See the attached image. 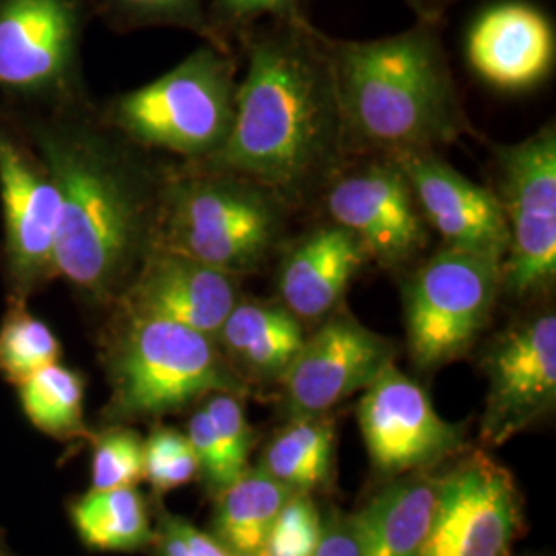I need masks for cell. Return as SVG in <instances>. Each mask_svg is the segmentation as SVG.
<instances>
[{
  "label": "cell",
  "instance_id": "obj_1",
  "mask_svg": "<svg viewBox=\"0 0 556 556\" xmlns=\"http://www.w3.org/2000/svg\"><path fill=\"white\" fill-rule=\"evenodd\" d=\"M27 139L59 188L56 277L83 298L118 301L157 245L169 174L108 122L66 103L31 122Z\"/></svg>",
  "mask_w": 556,
  "mask_h": 556
},
{
  "label": "cell",
  "instance_id": "obj_2",
  "mask_svg": "<svg viewBox=\"0 0 556 556\" xmlns=\"http://www.w3.org/2000/svg\"><path fill=\"white\" fill-rule=\"evenodd\" d=\"M330 52L307 25L250 43L229 137L200 167L250 179L301 208L346 167Z\"/></svg>",
  "mask_w": 556,
  "mask_h": 556
},
{
  "label": "cell",
  "instance_id": "obj_3",
  "mask_svg": "<svg viewBox=\"0 0 556 556\" xmlns=\"http://www.w3.org/2000/svg\"><path fill=\"white\" fill-rule=\"evenodd\" d=\"M328 52L349 157L438 151L468 130L452 71L431 29L332 43Z\"/></svg>",
  "mask_w": 556,
  "mask_h": 556
},
{
  "label": "cell",
  "instance_id": "obj_4",
  "mask_svg": "<svg viewBox=\"0 0 556 556\" xmlns=\"http://www.w3.org/2000/svg\"><path fill=\"white\" fill-rule=\"evenodd\" d=\"M289 211L260 184L192 165L169 174L157 245L241 278L282 248Z\"/></svg>",
  "mask_w": 556,
  "mask_h": 556
},
{
  "label": "cell",
  "instance_id": "obj_5",
  "mask_svg": "<svg viewBox=\"0 0 556 556\" xmlns=\"http://www.w3.org/2000/svg\"><path fill=\"white\" fill-rule=\"evenodd\" d=\"M114 418L163 417L211 394L243 396L248 383L217 340L178 321L122 309L105 346Z\"/></svg>",
  "mask_w": 556,
  "mask_h": 556
},
{
  "label": "cell",
  "instance_id": "obj_6",
  "mask_svg": "<svg viewBox=\"0 0 556 556\" xmlns=\"http://www.w3.org/2000/svg\"><path fill=\"white\" fill-rule=\"evenodd\" d=\"M236 93L231 59L215 46H202L160 79L112 101L108 124L144 151L200 163L229 137Z\"/></svg>",
  "mask_w": 556,
  "mask_h": 556
},
{
  "label": "cell",
  "instance_id": "obj_7",
  "mask_svg": "<svg viewBox=\"0 0 556 556\" xmlns=\"http://www.w3.org/2000/svg\"><path fill=\"white\" fill-rule=\"evenodd\" d=\"M501 295V258L443 245L404 285L408 353L418 369L466 355Z\"/></svg>",
  "mask_w": 556,
  "mask_h": 556
},
{
  "label": "cell",
  "instance_id": "obj_8",
  "mask_svg": "<svg viewBox=\"0 0 556 556\" xmlns=\"http://www.w3.org/2000/svg\"><path fill=\"white\" fill-rule=\"evenodd\" d=\"M495 197L507 231L501 293L530 298L556 278V128L495 147Z\"/></svg>",
  "mask_w": 556,
  "mask_h": 556
},
{
  "label": "cell",
  "instance_id": "obj_9",
  "mask_svg": "<svg viewBox=\"0 0 556 556\" xmlns=\"http://www.w3.org/2000/svg\"><path fill=\"white\" fill-rule=\"evenodd\" d=\"M0 199L4 273L13 301L56 277L60 194L52 172L27 137L0 119Z\"/></svg>",
  "mask_w": 556,
  "mask_h": 556
},
{
  "label": "cell",
  "instance_id": "obj_10",
  "mask_svg": "<svg viewBox=\"0 0 556 556\" xmlns=\"http://www.w3.org/2000/svg\"><path fill=\"white\" fill-rule=\"evenodd\" d=\"M521 526L516 482L484 454L439 478L435 514L418 556H507Z\"/></svg>",
  "mask_w": 556,
  "mask_h": 556
},
{
  "label": "cell",
  "instance_id": "obj_11",
  "mask_svg": "<svg viewBox=\"0 0 556 556\" xmlns=\"http://www.w3.org/2000/svg\"><path fill=\"white\" fill-rule=\"evenodd\" d=\"M332 223L358 239L367 258L383 268H402L429 243L410 181L392 157L342 169L324 192Z\"/></svg>",
  "mask_w": 556,
  "mask_h": 556
},
{
  "label": "cell",
  "instance_id": "obj_12",
  "mask_svg": "<svg viewBox=\"0 0 556 556\" xmlns=\"http://www.w3.org/2000/svg\"><path fill=\"white\" fill-rule=\"evenodd\" d=\"M394 353L388 338L337 309L321 319L312 337H305L280 378L287 417H321L342 400L369 388L394 363Z\"/></svg>",
  "mask_w": 556,
  "mask_h": 556
},
{
  "label": "cell",
  "instance_id": "obj_13",
  "mask_svg": "<svg viewBox=\"0 0 556 556\" xmlns=\"http://www.w3.org/2000/svg\"><path fill=\"white\" fill-rule=\"evenodd\" d=\"M489 379L482 438L503 445L556 402V316L540 312L498 334L484 355Z\"/></svg>",
  "mask_w": 556,
  "mask_h": 556
},
{
  "label": "cell",
  "instance_id": "obj_14",
  "mask_svg": "<svg viewBox=\"0 0 556 556\" xmlns=\"http://www.w3.org/2000/svg\"><path fill=\"white\" fill-rule=\"evenodd\" d=\"M77 23L73 0H0V89L25 100L71 101Z\"/></svg>",
  "mask_w": 556,
  "mask_h": 556
},
{
  "label": "cell",
  "instance_id": "obj_15",
  "mask_svg": "<svg viewBox=\"0 0 556 556\" xmlns=\"http://www.w3.org/2000/svg\"><path fill=\"white\" fill-rule=\"evenodd\" d=\"M357 417L369 457L383 475L427 468L462 443L459 429L439 417L422 386L396 363L363 390Z\"/></svg>",
  "mask_w": 556,
  "mask_h": 556
},
{
  "label": "cell",
  "instance_id": "obj_16",
  "mask_svg": "<svg viewBox=\"0 0 556 556\" xmlns=\"http://www.w3.org/2000/svg\"><path fill=\"white\" fill-rule=\"evenodd\" d=\"M392 160L410 181L429 231H435L443 245L503 262L507 231L493 188L462 176L438 151H408Z\"/></svg>",
  "mask_w": 556,
  "mask_h": 556
},
{
  "label": "cell",
  "instance_id": "obj_17",
  "mask_svg": "<svg viewBox=\"0 0 556 556\" xmlns=\"http://www.w3.org/2000/svg\"><path fill=\"white\" fill-rule=\"evenodd\" d=\"M239 299L236 275L155 245L118 303L119 309L178 321L217 338Z\"/></svg>",
  "mask_w": 556,
  "mask_h": 556
},
{
  "label": "cell",
  "instance_id": "obj_18",
  "mask_svg": "<svg viewBox=\"0 0 556 556\" xmlns=\"http://www.w3.org/2000/svg\"><path fill=\"white\" fill-rule=\"evenodd\" d=\"M553 23L526 2H498L480 13L466 38V56L491 87L519 93L534 89L555 66Z\"/></svg>",
  "mask_w": 556,
  "mask_h": 556
},
{
  "label": "cell",
  "instance_id": "obj_19",
  "mask_svg": "<svg viewBox=\"0 0 556 556\" xmlns=\"http://www.w3.org/2000/svg\"><path fill=\"white\" fill-rule=\"evenodd\" d=\"M355 236L337 223L321 225L287 245L278 264L282 305L299 321H321L340 307L351 280L367 262Z\"/></svg>",
  "mask_w": 556,
  "mask_h": 556
},
{
  "label": "cell",
  "instance_id": "obj_20",
  "mask_svg": "<svg viewBox=\"0 0 556 556\" xmlns=\"http://www.w3.org/2000/svg\"><path fill=\"white\" fill-rule=\"evenodd\" d=\"M217 344L239 378L280 381L299 353L305 332L285 305L239 299L217 332Z\"/></svg>",
  "mask_w": 556,
  "mask_h": 556
},
{
  "label": "cell",
  "instance_id": "obj_21",
  "mask_svg": "<svg viewBox=\"0 0 556 556\" xmlns=\"http://www.w3.org/2000/svg\"><path fill=\"white\" fill-rule=\"evenodd\" d=\"M439 478H402L357 514L363 556H418L429 534Z\"/></svg>",
  "mask_w": 556,
  "mask_h": 556
},
{
  "label": "cell",
  "instance_id": "obj_22",
  "mask_svg": "<svg viewBox=\"0 0 556 556\" xmlns=\"http://www.w3.org/2000/svg\"><path fill=\"white\" fill-rule=\"evenodd\" d=\"M291 495V489L262 468H248L219 491L213 536L227 553H260L275 517Z\"/></svg>",
  "mask_w": 556,
  "mask_h": 556
},
{
  "label": "cell",
  "instance_id": "obj_23",
  "mask_svg": "<svg viewBox=\"0 0 556 556\" xmlns=\"http://www.w3.org/2000/svg\"><path fill=\"white\" fill-rule=\"evenodd\" d=\"M71 517L80 540L98 551L132 553L153 542L147 507L135 486L89 491L73 505Z\"/></svg>",
  "mask_w": 556,
  "mask_h": 556
},
{
  "label": "cell",
  "instance_id": "obj_24",
  "mask_svg": "<svg viewBox=\"0 0 556 556\" xmlns=\"http://www.w3.org/2000/svg\"><path fill=\"white\" fill-rule=\"evenodd\" d=\"M334 429L319 417L293 418L262 459V470L293 493H312L330 477Z\"/></svg>",
  "mask_w": 556,
  "mask_h": 556
},
{
  "label": "cell",
  "instance_id": "obj_25",
  "mask_svg": "<svg viewBox=\"0 0 556 556\" xmlns=\"http://www.w3.org/2000/svg\"><path fill=\"white\" fill-rule=\"evenodd\" d=\"M23 413L50 438H85V381L71 367L52 363L17 383Z\"/></svg>",
  "mask_w": 556,
  "mask_h": 556
},
{
  "label": "cell",
  "instance_id": "obj_26",
  "mask_svg": "<svg viewBox=\"0 0 556 556\" xmlns=\"http://www.w3.org/2000/svg\"><path fill=\"white\" fill-rule=\"evenodd\" d=\"M60 342L43 319L13 301L0 324V374L15 386L43 367L59 363Z\"/></svg>",
  "mask_w": 556,
  "mask_h": 556
},
{
  "label": "cell",
  "instance_id": "obj_27",
  "mask_svg": "<svg viewBox=\"0 0 556 556\" xmlns=\"http://www.w3.org/2000/svg\"><path fill=\"white\" fill-rule=\"evenodd\" d=\"M144 478L157 493H169L199 475V459L188 435L160 427L142 443Z\"/></svg>",
  "mask_w": 556,
  "mask_h": 556
},
{
  "label": "cell",
  "instance_id": "obj_28",
  "mask_svg": "<svg viewBox=\"0 0 556 556\" xmlns=\"http://www.w3.org/2000/svg\"><path fill=\"white\" fill-rule=\"evenodd\" d=\"M318 507L307 493H293L275 517L260 556H314L321 538Z\"/></svg>",
  "mask_w": 556,
  "mask_h": 556
},
{
  "label": "cell",
  "instance_id": "obj_29",
  "mask_svg": "<svg viewBox=\"0 0 556 556\" xmlns=\"http://www.w3.org/2000/svg\"><path fill=\"white\" fill-rule=\"evenodd\" d=\"M144 478L142 441L130 429H110L96 439L91 462V491L135 486Z\"/></svg>",
  "mask_w": 556,
  "mask_h": 556
},
{
  "label": "cell",
  "instance_id": "obj_30",
  "mask_svg": "<svg viewBox=\"0 0 556 556\" xmlns=\"http://www.w3.org/2000/svg\"><path fill=\"white\" fill-rule=\"evenodd\" d=\"M204 410L215 427L225 470L231 484L248 470V456L252 447V431L245 418L243 402L236 394H211L204 404Z\"/></svg>",
  "mask_w": 556,
  "mask_h": 556
},
{
  "label": "cell",
  "instance_id": "obj_31",
  "mask_svg": "<svg viewBox=\"0 0 556 556\" xmlns=\"http://www.w3.org/2000/svg\"><path fill=\"white\" fill-rule=\"evenodd\" d=\"M161 556H227L225 546L215 536L197 530L190 521L176 516H163L160 530L153 536Z\"/></svg>",
  "mask_w": 556,
  "mask_h": 556
},
{
  "label": "cell",
  "instance_id": "obj_32",
  "mask_svg": "<svg viewBox=\"0 0 556 556\" xmlns=\"http://www.w3.org/2000/svg\"><path fill=\"white\" fill-rule=\"evenodd\" d=\"M188 439L192 443V450L199 459V470L206 478V482L219 493L225 486H229V478L225 470V462L220 454L219 439L215 433V427L206 415L204 406L199 408L188 425Z\"/></svg>",
  "mask_w": 556,
  "mask_h": 556
},
{
  "label": "cell",
  "instance_id": "obj_33",
  "mask_svg": "<svg viewBox=\"0 0 556 556\" xmlns=\"http://www.w3.org/2000/svg\"><path fill=\"white\" fill-rule=\"evenodd\" d=\"M220 11L231 23H252L260 17H277L289 25H305L299 0H219Z\"/></svg>",
  "mask_w": 556,
  "mask_h": 556
},
{
  "label": "cell",
  "instance_id": "obj_34",
  "mask_svg": "<svg viewBox=\"0 0 556 556\" xmlns=\"http://www.w3.org/2000/svg\"><path fill=\"white\" fill-rule=\"evenodd\" d=\"M126 11L147 20L174 21L204 31L200 0H116Z\"/></svg>",
  "mask_w": 556,
  "mask_h": 556
},
{
  "label": "cell",
  "instance_id": "obj_35",
  "mask_svg": "<svg viewBox=\"0 0 556 556\" xmlns=\"http://www.w3.org/2000/svg\"><path fill=\"white\" fill-rule=\"evenodd\" d=\"M314 556H363L357 516H337L324 523Z\"/></svg>",
  "mask_w": 556,
  "mask_h": 556
},
{
  "label": "cell",
  "instance_id": "obj_36",
  "mask_svg": "<svg viewBox=\"0 0 556 556\" xmlns=\"http://www.w3.org/2000/svg\"><path fill=\"white\" fill-rule=\"evenodd\" d=\"M227 556H260L258 553H229Z\"/></svg>",
  "mask_w": 556,
  "mask_h": 556
},
{
  "label": "cell",
  "instance_id": "obj_37",
  "mask_svg": "<svg viewBox=\"0 0 556 556\" xmlns=\"http://www.w3.org/2000/svg\"><path fill=\"white\" fill-rule=\"evenodd\" d=\"M410 2H415V4H418V0H410Z\"/></svg>",
  "mask_w": 556,
  "mask_h": 556
}]
</instances>
